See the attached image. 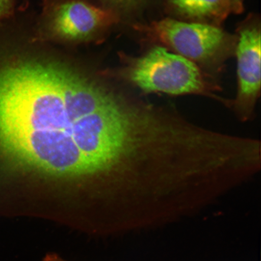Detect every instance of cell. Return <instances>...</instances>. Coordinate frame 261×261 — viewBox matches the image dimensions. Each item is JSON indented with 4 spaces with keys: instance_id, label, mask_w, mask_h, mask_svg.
<instances>
[{
    "instance_id": "obj_1",
    "label": "cell",
    "mask_w": 261,
    "mask_h": 261,
    "mask_svg": "<svg viewBox=\"0 0 261 261\" xmlns=\"http://www.w3.org/2000/svg\"><path fill=\"white\" fill-rule=\"evenodd\" d=\"M163 133L154 104H130L66 64L0 42V149L19 164L62 177L140 170Z\"/></svg>"
},
{
    "instance_id": "obj_2",
    "label": "cell",
    "mask_w": 261,
    "mask_h": 261,
    "mask_svg": "<svg viewBox=\"0 0 261 261\" xmlns=\"http://www.w3.org/2000/svg\"><path fill=\"white\" fill-rule=\"evenodd\" d=\"M128 63L126 79L145 94L199 95L230 108V99L217 95L221 87L212 75L165 47L155 45L141 57L130 58Z\"/></svg>"
},
{
    "instance_id": "obj_3",
    "label": "cell",
    "mask_w": 261,
    "mask_h": 261,
    "mask_svg": "<svg viewBox=\"0 0 261 261\" xmlns=\"http://www.w3.org/2000/svg\"><path fill=\"white\" fill-rule=\"evenodd\" d=\"M136 29L150 42L180 55L211 75L220 72L236 55V34L218 26L170 17L140 24Z\"/></svg>"
},
{
    "instance_id": "obj_4",
    "label": "cell",
    "mask_w": 261,
    "mask_h": 261,
    "mask_svg": "<svg viewBox=\"0 0 261 261\" xmlns=\"http://www.w3.org/2000/svg\"><path fill=\"white\" fill-rule=\"evenodd\" d=\"M236 34L237 91L236 97L230 101V108L239 121L246 123L255 116L260 94L259 16L250 14L238 25Z\"/></svg>"
},
{
    "instance_id": "obj_5",
    "label": "cell",
    "mask_w": 261,
    "mask_h": 261,
    "mask_svg": "<svg viewBox=\"0 0 261 261\" xmlns=\"http://www.w3.org/2000/svg\"><path fill=\"white\" fill-rule=\"evenodd\" d=\"M116 17L112 12L84 2L71 0L63 3L55 11L51 29L59 38L83 41L92 37Z\"/></svg>"
},
{
    "instance_id": "obj_6",
    "label": "cell",
    "mask_w": 261,
    "mask_h": 261,
    "mask_svg": "<svg viewBox=\"0 0 261 261\" xmlns=\"http://www.w3.org/2000/svg\"><path fill=\"white\" fill-rule=\"evenodd\" d=\"M172 18L221 27L231 14L226 0H163Z\"/></svg>"
},
{
    "instance_id": "obj_7",
    "label": "cell",
    "mask_w": 261,
    "mask_h": 261,
    "mask_svg": "<svg viewBox=\"0 0 261 261\" xmlns=\"http://www.w3.org/2000/svg\"><path fill=\"white\" fill-rule=\"evenodd\" d=\"M120 8H132L144 3L146 0H104Z\"/></svg>"
},
{
    "instance_id": "obj_8",
    "label": "cell",
    "mask_w": 261,
    "mask_h": 261,
    "mask_svg": "<svg viewBox=\"0 0 261 261\" xmlns=\"http://www.w3.org/2000/svg\"><path fill=\"white\" fill-rule=\"evenodd\" d=\"M14 0H0V20L11 14Z\"/></svg>"
},
{
    "instance_id": "obj_9",
    "label": "cell",
    "mask_w": 261,
    "mask_h": 261,
    "mask_svg": "<svg viewBox=\"0 0 261 261\" xmlns=\"http://www.w3.org/2000/svg\"><path fill=\"white\" fill-rule=\"evenodd\" d=\"M230 9L231 14H240L244 10V0H226Z\"/></svg>"
},
{
    "instance_id": "obj_10",
    "label": "cell",
    "mask_w": 261,
    "mask_h": 261,
    "mask_svg": "<svg viewBox=\"0 0 261 261\" xmlns=\"http://www.w3.org/2000/svg\"><path fill=\"white\" fill-rule=\"evenodd\" d=\"M42 261H65L63 258L55 253H49L44 257Z\"/></svg>"
},
{
    "instance_id": "obj_11",
    "label": "cell",
    "mask_w": 261,
    "mask_h": 261,
    "mask_svg": "<svg viewBox=\"0 0 261 261\" xmlns=\"http://www.w3.org/2000/svg\"><path fill=\"white\" fill-rule=\"evenodd\" d=\"M145 210H146V208H145ZM146 211H147V210H146ZM148 213H149V212H148ZM150 215H151V214H150ZM151 217H152V216H151ZM152 218H153V217H152Z\"/></svg>"
}]
</instances>
